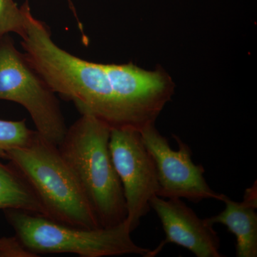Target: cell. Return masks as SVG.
<instances>
[{
    "label": "cell",
    "instance_id": "7a4b0ae2",
    "mask_svg": "<svg viewBox=\"0 0 257 257\" xmlns=\"http://www.w3.org/2000/svg\"><path fill=\"white\" fill-rule=\"evenodd\" d=\"M110 133L111 128L94 116L81 114L58 146L101 228L121 224L127 215L122 185L109 151Z\"/></svg>",
    "mask_w": 257,
    "mask_h": 257
},
{
    "label": "cell",
    "instance_id": "277c9868",
    "mask_svg": "<svg viewBox=\"0 0 257 257\" xmlns=\"http://www.w3.org/2000/svg\"><path fill=\"white\" fill-rule=\"evenodd\" d=\"M5 214L15 236L36 256L68 253L82 257L126 254L147 257L150 251L135 243L126 221L112 227L90 229L19 209H6Z\"/></svg>",
    "mask_w": 257,
    "mask_h": 257
},
{
    "label": "cell",
    "instance_id": "4fadbf2b",
    "mask_svg": "<svg viewBox=\"0 0 257 257\" xmlns=\"http://www.w3.org/2000/svg\"><path fill=\"white\" fill-rule=\"evenodd\" d=\"M16 236L0 238V257H35Z\"/></svg>",
    "mask_w": 257,
    "mask_h": 257
},
{
    "label": "cell",
    "instance_id": "6da1fadb",
    "mask_svg": "<svg viewBox=\"0 0 257 257\" xmlns=\"http://www.w3.org/2000/svg\"><path fill=\"white\" fill-rule=\"evenodd\" d=\"M21 38L25 57L51 89L72 101L81 114L94 116L111 130L140 132L155 124L173 94L175 84L163 71L95 63L62 50L30 8Z\"/></svg>",
    "mask_w": 257,
    "mask_h": 257
},
{
    "label": "cell",
    "instance_id": "ba28073f",
    "mask_svg": "<svg viewBox=\"0 0 257 257\" xmlns=\"http://www.w3.org/2000/svg\"><path fill=\"white\" fill-rule=\"evenodd\" d=\"M150 207L160 218L165 239L147 257L158 254L167 243H175L187 248L197 257H221L220 239L207 219H200L179 198L155 196L150 200Z\"/></svg>",
    "mask_w": 257,
    "mask_h": 257
},
{
    "label": "cell",
    "instance_id": "30bf717a",
    "mask_svg": "<svg viewBox=\"0 0 257 257\" xmlns=\"http://www.w3.org/2000/svg\"><path fill=\"white\" fill-rule=\"evenodd\" d=\"M0 209H19L47 217L33 189L13 166L0 162Z\"/></svg>",
    "mask_w": 257,
    "mask_h": 257
},
{
    "label": "cell",
    "instance_id": "7c38bea8",
    "mask_svg": "<svg viewBox=\"0 0 257 257\" xmlns=\"http://www.w3.org/2000/svg\"><path fill=\"white\" fill-rule=\"evenodd\" d=\"M28 2L19 8L14 0H0V39L14 32L23 36L26 30Z\"/></svg>",
    "mask_w": 257,
    "mask_h": 257
},
{
    "label": "cell",
    "instance_id": "8992f818",
    "mask_svg": "<svg viewBox=\"0 0 257 257\" xmlns=\"http://www.w3.org/2000/svg\"><path fill=\"white\" fill-rule=\"evenodd\" d=\"M109 147L124 191L127 212L125 221L132 233L151 209L152 198L157 196L156 165L137 130H111Z\"/></svg>",
    "mask_w": 257,
    "mask_h": 257
},
{
    "label": "cell",
    "instance_id": "5b68a950",
    "mask_svg": "<svg viewBox=\"0 0 257 257\" xmlns=\"http://www.w3.org/2000/svg\"><path fill=\"white\" fill-rule=\"evenodd\" d=\"M0 99L21 104L42 138L62 143L68 128L55 93L7 35L0 39Z\"/></svg>",
    "mask_w": 257,
    "mask_h": 257
},
{
    "label": "cell",
    "instance_id": "9c48e42d",
    "mask_svg": "<svg viewBox=\"0 0 257 257\" xmlns=\"http://www.w3.org/2000/svg\"><path fill=\"white\" fill-rule=\"evenodd\" d=\"M224 210L218 215L207 218L211 224H221L234 235L237 257L257 256V205L243 200L236 202L221 194Z\"/></svg>",
    "mask_w": 257,
    "mask_h": 257
},
{
    "label": "cell",
    "instance_id": "3957f363",
    "mask_svg": "<svg viewBox=\"0 0 257 257\" xmlns=\"http://www.w3.org/2000/svg\"><path fill=\"white\" fill-rule=\"evenodd\" d=\"M5 159L30 184L45 207L47 218L85 229L101 228L58 147L37 133L28 146L10 150Z\"/></svg>",
    "mask_w": 257,
    "mask_h": 257
},
{
    "label": "cell",
    "instance_id": "8fae6325",
    "mask_svg": "<svg viewBox=\"0 0 257 257\" xmlns=\"http://www.w3.org/2000/svg\"><path fill=\"white\" fill-rule=\"evenodd\" d=\"M37 135V131L28 128L25 119H0V158L5 159L7 152L13 149L28 146Z\"/></svg>",
    "mask_w": 257,
    "mask_h": 257
},
{
    "label": "cell",
    "instance_id": "5bb4252c",
    "mask_svg": "<svg viewBox=\"0 0 257 257\" xmlns=\"http://www.w3.org/2000/svg\"><path fill=\"white\" fill-rule=\"evenodd\" d=\"M68 2H69V5H72V3H71L70 2V0H68Z\"/></svg>",
    "mask_w": 257,
    "mask_h": 257
},
{
    "label": "cell",
    "instance_id": "52a82bcc",
    "mask_svg": "<svg viewBox=\"0 0 257 257\" xmlns=\"http://www.w3.org/2000/svg\"><path fill=\"white\" fill-rule=\"evenodd\" d=\"M140 133L156 165L158 197L184 198L194 203L207 199L220 200L221 194L212 190L206 182L204 167L193 162L188 145L175 136L178 150H172L168 140L159 133L155 124L149 125Z\"/></svg>",
    "mask_w": 257,
    "mask_h": 257
}]
</instances>
